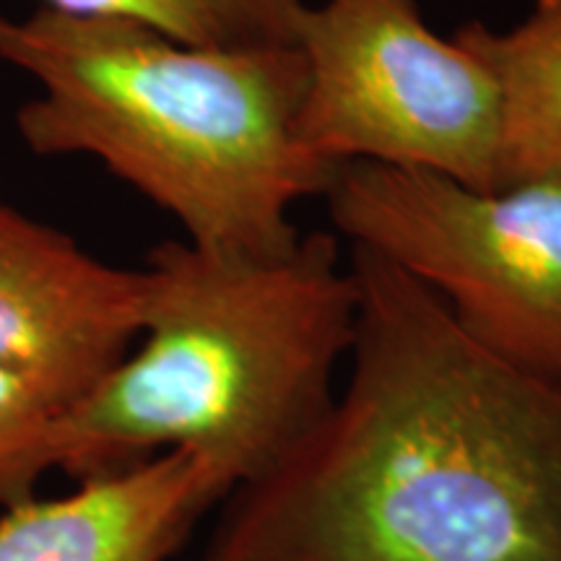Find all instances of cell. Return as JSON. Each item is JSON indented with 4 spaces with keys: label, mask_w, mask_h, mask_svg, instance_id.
I'll list each match as a JSON object with an SVG mask.
<instances>
[{
    "label": "cell",
    "mask_w": 561,
    "mask_h": 561,
    "mask_svg": "<svg viewBox=\"0 0 561 561\" xmlns=\"http://www.w3.org/2000/svg\"><path fill=\"white\" fill-rule=\"evenodd\" d=\"M0 62L37 94L16 128L39 157H91L185 229L240 257L291 250L297 203L341 167L307 151L297 45H185L121 19L0 13Z\"/></svg>",
    "instance_id": "2"
},
{
    "label": "cell",
    "mask_w": 561,
    "mask_h": 561,
    "mask_svg": "<svg viewBox=\"0 0 561 561\" xmlns=\"http://www.w3.org/2000/svg\"><path fill=\"white\" fill-rule=\"evenodd\" d=\"M144 271L94 257L62 231L0 203V371L66 413L128 354Z\"/></svg>",
    "instance_id": "6"
},
{
    "label": "cell",
    "mask_w": 561,
    "mask_h": 561,
    "mask_svg": "<svg viewBox=\"0 0 561 561\" xmlns=\"http://www.w3.org/2000/svg\"><path fill=\"white\" fill-rule=\"evenodd\" d=\"M76 16L121 19L185 45H297L305 0H42Z\"/></svg>",
    "instance_id": "9"
},
{
    "label": "cell",
    "mask_w": 561,
    "mask_h": 561,
    "mask_svg": "<svg viewBox=\"0 0 561 561\" xmlns=\"http://www.w3.org/2000/svg\"><path fill=\"white\" fill-rule=\"evenodd\" d=\"M58 416L37 392L0 371V510L37 494L39 481L58 471Z\"/></svg>",
    "instance_id": "10"
},
{
    "label": "cell",
    "mask_w": 561,
    "mask_h": 561,
    "mask_svg": "<svg viewBox=\"0 0 561 561\" xmlns=\"http://www.w3.org/2000/svg\"><path fill=\"white\" fill-rule=\"evenodd\" d=\"M219 502L203 462L157 455L0 510V561H172Z\"/></svg>",
    "instance_id": "7"
},
{
    "label": "cell",
    "mask_w": 561,
    "mask_h": 561,
    "mask_svg": "<svg viewBox=\"0 0 561 561\" xmlns=\"http://www.w3.org/2000/svg\"><path fill=\"white\" fill-rule=\"evenodd\" d=\"M140 271L138 339L60 413L55 462L83 481L182 453L227 502L276 471L331 411L354 341V276L328 231L273 257L161 242Z\"/></svg>",
    "instance_id": "3"
},
{
    "label": "cell",
    "mask_w": 561,
    "mask_h": 561,
    "mask_svg": "<svg viewBox=\"0 0 561 561\" xmlns=\"http://www.w3.org/2000/svg\"><path fill=\"white\" fill-rule=\"evenodd\" d=\"M346 380L229 496L206 561H561V382L476 343L396 263L351 248Z\"/></svg>",
    "instance_id": "1"
},
{
    "label": "cell",
    "mask_w": 561,
    "mask_h": 561,
    "mask_svg": "<svg viewBox=\"0 0 561 561\" xmlns=\"http://www.w3.org/2000/svg\"><path fill=\"white\" fill-rule=\"evenodd\" d=\"M335 231L424 284L476 343L561 382V185L479 191L447 174L348 161Z\"/></svg>",
    "instance_id": "4"
},
{
    "label": "cell",
    "mask_w": 561,
    "mask_h": 561,
    "mask_svg": "<svg viewBox=\"0 0 561 561\" xmlns=\"http://www.w3.org/2000/svg\"><path fill=\"white\" fill-rule=\"evenodd\" d=\"M198 561H206V559H203V557H201V559H198Z\"/></svg>",
    "instance_id": "11"
},
{
    "label": "cell",
    "mask_w": 561,
    "mask_h": 561,
    "mask_svg": "<svg viewBox=\"0 0 561 561\" xmlns=\"http://www.w3.org/2000/svg\"><path fill=\"white\" fill-rule=\"evenodd\" d=\"M500 96V187L561 185V0H533L520 24L468 21L453 34Z\"/></svg>",
    "instance_id": "8"
},
{
    "label": "cell",
    "mask_w": 561,
    "mask_h": 561,
    "mask_svg": "<svg viewBox=\"0 0 561 561\" xmlns=\"http://www.w3.org/2000/svg\"><path fill=\"white\" fill-rule=\"evenodd\" d=\"M307 151L447 174L500 191V96L483 62L426 24L419 0H320L301 16Z\"/></svg>",
    "instance_id": "5"
}]
</instances>
